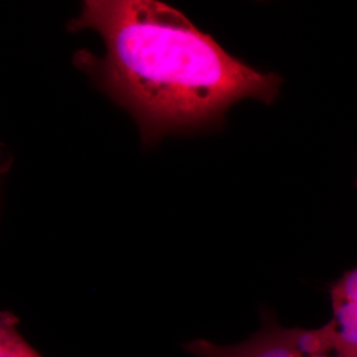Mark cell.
Returning <instances> with one entry per match:
<instances>
[{"mask_svg":"<svg viewBox=\"0 0 357 357\" xmlns=\"http://www.w3.org/2000/svg\"><path fill=\"white\" fill-rule=\"evenodd\" d=\"M70 31L94 29L105 54L76 63L123 109L144 143L222 121L243 98L274 102L282 78L230 56L176 8L156 0H88Z\"/></svg>","mask_w":357,"mask_h":357,"instance_id":"cell-1","label":"cell"},{"mask_svg":"<svg viewBox=\"0 0 357 357\" xmlns=\"http://www.w3.org/2000/svg\"><path fill=\"white\" fill-rule=\"evenodd\" d=\"M291 337L296 351L303 357L336 355L335 340L328 323L317 330L291 328Z\"/></svg>","mask_w":357,"mask_h":357,"instance_id":"cell-5","label":"cell"},{"mask_svg":"<svg viewBox=\"0 0 357 357\" xmlns=\"http://www.w3.org/2000/svg\"><path fill=\"white\" fill-rule=\"evenodd\" d=\"M19 318L0 311V357H43L17 330Z\"/></svg>","mask_w":357,"mask_h":357,"instance_id":"cell-4","label":"cell"},{"mask_svg":"<svg viewBox=\"0 0 357 357\" xmlns=\"http://www.w3.org/2000/svg\"><path fill=\"white\" fill-rule=\"evenodd\" d=\"M317 357H337L336 355H323V356H317Z\"/></svg>","mask_w":357,"mask_h":357,"instance_id":"cell-6","label":"cell"},{"mask_svg":"<svg viewBox=\"0 0 357 357\" xmlns=\"http://www.w3.org/2000/svg\"><path fill=\"white\" fill-rule=\"evenodd\" d=\"M331 327L337 357H357V271L348 270L330 290Z\"/></svg>","mask_w":357,"mask_h":357,"instance_id":"cell-3","label":"cell"},{"mask_svg":"<svg viewBox=\"0 0 357 357\" xmlns=\"http://www.w3.org/2000/svg\"><path fill=\"white\" fill-rule=\"evenodd\" d=\"M184 349L197 357H303L294 345L291 328L282 327L270 314H264L262 328L240 344L196 339L184 344Z\"/></svg>","mask_w":357,"mask_h":357,"instance_id":"cell-2","label":"cell"}]
</instances>
